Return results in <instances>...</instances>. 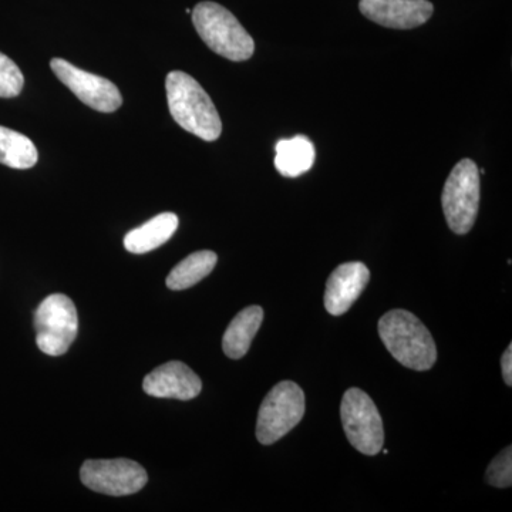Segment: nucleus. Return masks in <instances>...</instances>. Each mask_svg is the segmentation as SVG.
Masks as SVG:
<instances>
[{"mask_svg": "<svg viewBox=\"0 0 512 512\" xmlns=\"http://www.w3.org/2000/svg\"><path fill=\"white\" fill-rule=\"evenodd\" d=\"M379 335L390 355L404 367L424 372L436 363V342L413 313L402 309L387 312L379 320Z\"/></svg>", "mask_w": 512, "mask_h": 512, "instance_id": "nucleus-2", "label": "nucleus"}, {"mask_svg": "<svg viewBox=\"0 0 512 512\" xmlns=\"http://www.w3.org/2000/svg\"><path fill=\"white\" fill-rule=\"evenodd\" d=\"M218 256L212 251H198L188 255L180 264L175 265L167 276L168 288L171 291H184L201 282L205 276L214 271Z\"/></svg>", "mask_w": 512, "mask_h": 512, "instance_id": "nucleus-16", "label": "nucleus"}, {"mask_svg": "<svg viewBox=\"0 0 512 512\" xmlns=\"http://www.w3.org/2000/svg\"><path fill=\"white\" fill-rule=\"evenodd\" d=\"M144 392L158 399L192 400L201 393L200 377L183 362H168L148 373Z\"/></svg>", "mask_w": 512, "mask_h": 512, "instance_id": "nucleus-11", "label": "nucleus"}, {"mask_svg": "<svg viewBox=\"0 0 512 512\" xmlns=\"http://www.w3.org/2000/svg\"><path fill=\"white\" fill-rule=\"evenodd\" d=\"M25 86V77L18 64L0 53V97L10 99L19 96Z\"/></svg>", "mask_w": 512, "mask_h": 512, "instance_id": "nucleus-18", "label": "nucleus"}, {"mask_svg": "<svg viewBox=\"0 0 512 512\" xmlns=\"http://www.w3.org/2000/svg\"><path fill=\"white\" fill-rule=\"evenodd\" d=\"M262 320L264 309L261 306H249L232 319L222 338V349L229 359L238 360L247 355Z\"/></svg>", "mask_w": 512, "mask_h": 512, "instance_id": "nucleus-13", "label": "nucleus"}, {"mask_svg": "<svg viewBox=\"0 0 512 512\" xmlns=\"http://www.w3.org/2000/svg\"><path fill=\"white\" fill-rule=\"evenodd\" d=\"M370 281L369 268L362 262H346L329 276L325 291V308L333 316H340L352 308Z\"/></svg>", "mask_w": 512, "mask_h": 512, "instance_id": "nucleus-12", "label": "nucleus"}, {"mask_svg": "<svg viewBox=\"0 0 512 512\" xmlns=\"http://www.w3.org/2000/svg\"><path fill=\"white\" fill-rule=\"evenodd\" d=\"M39 153L30 138L18 131L0 126V164L16 170L35 167Z\"/></svg>", "mask_w": 512, "mask_h": 512, "instance_id": "nucleus-17", "label": "nucleus"}, {"mask_svg": "<svg viewBox=\"0 0 512 512\" xmlns=\"http://www.w3.org/2000/svg\"><path fill=\"white\" fill-rule=\"evenodd\" d=\"M37 348L49 356H62L79 332V316L72 299L53 293L35 312Z\"/></svg>", "mask_w": 512, "mask_h": 512, "instance_id": "nucleus-6", "label": "nucleus"}, {"mask_svg": "<svg viewBox=\"0 0 512 512\" xmlns=\"http://www.w3.org/2000/svg\"><path fill=\"white\" fill-rule=\"evenodd\" d=\"M315 146L308 137L286 138L276 144L275 167L284 177H299L315 163Z\"/></svg>", "mask_w": 512, "mask_h": 512, "instance_id": "nucleus-15", "label": "nucleus"}, {"mask_svg": "<svg viewBox=\"0 0 512 512\" xmlns=\"http://www.w3.org/2000/svg\"><path fill=\"white\" fill-rule=\"evenodd\" d=\"M53 73L57 79L69 87L77 99L83 101L90 109L100 111V113H113L119 110L123 104L120 90L116 84L97 74L84 72L74 64L64 59H53L50 62Z\"/></svg>", "mask_w": 512, "mask_h": 512, "instance_id": "nucleus-9", "label": "nucleus"}, {"mask_svg": "<svg viewBox=\"0 0 512 512\" xmlns=\"http://www.w3.org/2000/svg\"><path fill=\"white\" fill-rule=\"evenodd\" d=\"M512 448L507 447L491 461L485 480L493 487L508 488L512 484Z\"/></svg>", "mask_w": 512, "mask_h": 512, "instance_id": "nucleus-19", "label": "nucleus"}, {"mask_svg": "<svg viewBox=\"0 0 512 512\" xmlns=\"http://www.w3.org/2000/svg\"><path fill=\"white\" fill-rule=\"evenodd\" d=\"M177 228V215L173 212H163L141 227L128 232L124 238V247L131 254H147L164 245L173 237Z\"/></svg>", "mask_w": 512, "mask_h": 512, "instance_id": "nucleus-14", "label": "nucleus"}, {"mask_svg": "<svg viewBox=\"0 0 512 512\" xmlns=\"http://www.w3.org/2000/svg\"><path fill=\"white\" fill-rule=\"evenodd\" d=\"M441 204L451 231L468 234L480 207V171L473 160L458 161L444 185Z\"/></svg>", "mask_w": 512, "mask_h": 512, "instance_id": "nucleus-4", "label": "nucleus"}, {"mask_svg": "<svg viewBox=\"0 0 512 512\" xmlns=\"http://www.w3.org/2000/svg\"><path fill=\"white\" fill-rule=\"evenodd\" d=\"M367 19L390 29H414L424 25L434 12L429 0H360Z\"/></svg>", "mask_w": 512, "mask_h": 512, "instance_id": "nucleus-10", "label": "nucleus"}, {"mask_svg": "<svg viewBox=\"0 0 512 512\" xmlns=\"http://www.w3.org/2000/svg\"><path fill=\"white\" fill-rule=\"evenodd\" d=\"M501 367H503L504 382L507 386H512V345L505 350L503 359H501Z\"/></svg>", "mask_w": 512, "mask_h": 512, "instance_id": "nucleus-20", "label": "nucleus"}, {"mask_svg": "<svg viewBox=\"0 0 512 512\" xmlns=\"http://www.w3.org/2000/svg\"><path fill=\"white\" fill-rule=\"evenodd\" d=\"M343 430L353 447L366 456L382 451L384 430L382 416L375 402L363 390L349 389L340 406Z\"/></svg>", "mask_w": 512, "mask_h": 512, "instance_id": "nucleus-7", "label": "nucleus"}, {"mask_svg": "<svg viewBox=\"0 0 512 512\" xmlns=\"http://www.w3.org/2000/svg\"><path fill=\"white\" fill-rule=\"evenodd\" d=\"M168 109L188 133L204 141H215L222 133L220 113L214 101L190 74L175 70L165 79Z\"/></svg>", "mask_w": 512, "mask_h": 512, "instance_id": "nucleus-1", "label": "nucleus"}, {"mask_svg": "<svg viewBox=\"0 0 512 512\" xmlns=\"http://www.w3.org/2000/svg\"><path fill=\"white\" fill-rule=\"evenodd\" d=\"M305 416V393L298 384H276L261 404L256 421V439L271 446L295 429Z\"/></svg>", "mask_w": 512, "mask_h": 512, "instance_id": "nucleus-5", "label": "nucleus"}, {"mask_svg": "<svg viewBox=\"0 0 512 512\" xmlns=\"http://www.w3.org/2000/svg\"><path fill=\"white\" fill-rule=\"evenodd\" d=\"M192 23L212 52L232 62L254 55L255 43L239 20L215 2H201L192 10Z\"/></svg>", "mask_w": 512, "mask_h": 512, "instance_id": "nucleus-3", "label": "nucleus"}, {"mask_svg": "<svg viewBox=\"0 0 512 512\" xmlns=\"http://www.w3.org/2000/svg\"><path fill=\"white\" fill-rule=\"evenodd\" d=\"M82 483L96 493L124 497L146 487L147 471L127 458L116 460H87L80 470Z\"/></svg>", "mask_w": 512, "mask_h": 512, "instance_id": "nucleus-8", "label": "nucleus"}]
</instances>
